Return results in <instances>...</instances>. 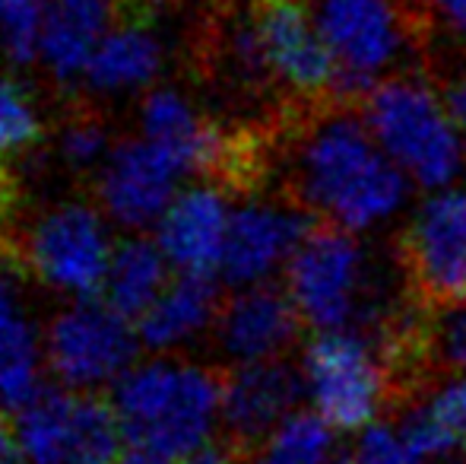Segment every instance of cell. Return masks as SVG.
<instances>
[{"label":"cell","instance_id":"6da1fadb","mask_svg":"<svg viewBox=\"0 0 466 464\" xmlns=\"http://www.w3.org/2000/svg\"><path fill=\"white\" fill-rule=\"evenodd\" d=\"M410 185L359 115H324L295 147L299 201L339 230L365 232L387 223L406 204Z\"/></svg>","mask_w":466,"mask_h":464},{"label":"cell","instance_id":"7a4b0ae2","mask_svg":"<svg viewBox=\"0 0 466 464\" xmlns=\"http://www.w3.org/2000/svg\"><path fill=\"white\" fill-rule=\"evenodd\" d=\"M124 439L168 461H185L213 442L222 423V376L187 359L134 363L111 395Z\"/></svg>","mask_w":466,"mask_h":464},{"label":"cell","instance_id":"3957f363","mask_svg":"<svg viewBox=\"0 0 466 464\" xmlns=\"http://www.w3.org/2000/svg\"><path fill=\"white\" fill-rule=\"evenodd\" d=\"M286 293L301 322L314 331H362L393 315V305L374 303L369 254L356 232L339 226H314L286 264Z\"/></svg>","mask_w":466,"mask_h":464},{"label":"cell","instance_id":"277c9868","mask_svg":"<svg viewBox=\"0 0 466 464\" xmlns=\"http://www.w3.org/2000/svg\"><path fill=\"white\" fill-rule=\"evenodd\" d=\"M362 118L412 185L441 191L463 172V134L429 83L416 77L380 80L365 96Z\"/></svg>","mask_w":466,"mask_h":464},{"label":"cell","instance_id":"5b68a950","mask_svg":"<svg viewBox=\"0 0 466 464\" xmlns=\"http://www.w3.org/2000/svg\"><path fill=\"white\" fill-rule=\"evenodd\" d=\"M305 388L318 414L337 429L371 427L384 401L393 397V378L378 347L359 331H318L301 359Z\"/></svg>","mask_w":466,"mask_h":464},{"label":"cell","instance_id":"8992f818","mask_svg":"<svg viewBox=\"0 0 466 464\" xmlns=\"http://www.w3.org/2000/svg\"><path fill=\"white\" fill-rule=\"evenodd\" d=\"M25 464H117L124 429L93 391L42 388L16 417Z\"/></svg>","mask_w":466,"mask_h":464},{"label":"cell","instance_id":"52a82bcc","mask_svg":"<svg viewBox=\"0 0 466 464\" xmlns=\"http://www.w3.org/2000/svg\"><path fill=\"white\" fill-rule=\"evenodd\" d=\"M311 13L337 61L339 99H365L403 57L406 19L397 0H311Z\"/></svg>","mask_w":466,"mask_h":464},{"label":"cell","instance_id":"ba28073f","mask_svg":"<svg viewBox=\"0 0 466 464\" xmlns=\"http://www.w3.org/2000/svg\"><path fill=\"white\" fill-rule=\"evenodd\" d=\"M137 347V322L105 299H80L51 318L42 350L51 376L64 388L96 391L115 385L134 366Z\"/></svg>","mask_w":466,"mask_h":464},{"label":"cell","instance_id":"9c48e42d","mask_svg":"<svg viewBox=\"0 0 466 464\" xmlns=\"http://www.w3.org/2000/svg\"><path fill=\"white\" fill-rule=\"evenodd\" d=\"M105 220L86 204H61L48 211L29 235V264L42 284L76 299L102 296L111 264Z\"/></svg>","mask_w":466,"mask_h":464},{"label":"cell","instance_id":"30bf717a","mask_svg":"<svg viewBox=\"0 0 466 464\" xmlns=\"http://www.w3.org/2000/svg\"><path fill=\"white\" fill-rule=\"evenodd\" d=\"M403 261L429 305L466 303V188L431 191L403 235Z\"/></svg>","mask_w":466,"mask_h":464},{"label":"cell","instance_id":"8fae6325","mask_svg":"<svg viewBox=\"0 0 466 464\" xmlns=\"http://www.w3.org/2000/svg\"><path fill=\"white\" fill-rule=\"evenodd\" d=\"M185 175L187 169L168 150L140 134L108 153L98 179V198L115 223L147 230L159 223L168 204L181 194Z\"/></svg>","mask_w":466,"mask_h":464},{"label":"cell","instance_id":"7c38bea8","mask_svg":"<svg viewBox=\"0 0 466 464\" xmlns=\"http://www.w3.org/2000/svg\"><path fill=\"white\" fill-rule=\"evenodd\" d=\"M305 372L286 359L238 363L222 378V429L241 455L254 452L301 401Z\"/></svg>","mask_w":466,"mask_h":464},{"label":"cell","instance_id":"4fadbf2b","mask_svg":"<svg viewBox=\"0 0 466 464\" xmlns=\"http://www.w3.org/2000/svg\"><path fill=\"white\" fill-rule=\"evenodd\" d=\"M270 77L295 96L333 93L337 61L301 0H264L254 13Z\"/></svg>","mask_w":466,"mask_h":464},{"label":"cell","instance_id":"5bb4252c","mask_svg":"<svg viewBox=\"0 0 466 464\" xmlns=\"http://www.w3.org/2000/svg\"><path fill=\"white\" fill-rule=\"evenodd\" d=\"M311 230V217L299 207L264 204V201H248L235 207L228 220L226 248H222V284L238 290L267 284L270 273L289 264V258L299 252Z\"/></svg>","mask_w":466,"mask_h":464},{"label":"cell","instance_id":"9a60e30c","mask_svg":"<svg viewBox=\"0 0 466 464\" xmlns=\"http://www.w3.org/2000/svg\"><path fill=\"white\" fill-rule=\"evenodd\" d=\"M301 315L292 296L270 284L238 290L216 318V341L235 363L282 356L299 337Z\"/></svg>","mask_w":466,"mask_h":464},{"label":"cell","instance_id":"2e32d148","mask_svg":"<svg viewBox=\"0 0 466 464\" xmlns=\"http://www.w3.org/2000/svg\"><path fill=\"white\" fill-rule=\"evenodd\" d=\"M228 220H232V207L219 188H185L156 223L159 230L156 242L162 245L175 273L219 277Z\"/></svg>","mask_w":466,"mask_h":464},{"label":"cell","instance_id":"e0dca14e","mask_svg":"<svg viewBox=\"0 0 466 464\" xmlns=\"http://www.w3.org/2000/svg\"><path fill=\"white\" fill-rule=\"evenodd\" d=\"M140 128L143 137L168 150L187 169V175L222 172L232 160L226 137L209 121H203L194 106L175 89H156L147 96L140 108Z\"/></svg>","mask_w":466,"mask_h":464},{"label":"cell","instance_id":"ac0fdd59","mask_svg":"<svg viewBox=\"0 0 466 464\" xmlns=\"http://www.w3.org/2000/svg\"><path fill=\"white\" fill-rule=\"evenodd\" d=\"M219 286L203 273H175L153 305L137 318L140 344L156 353L178 350L197 341L219 318Z\"/></svg>","mask_w":466,"mask_h":464},{"label":"cell","instance_id":"d6986e66","mask_svg":"<svg viewBox=\"0 0 466 464\" xmlns=\"http://www.w3.org/2000/svg\"><path fill=\"white\" fill-rule=\"evenodd\" d=\"M42 61L51 77L74 83L111 26V0H42Z\"/></svg>","mask_w":466,"mask_h":464},{"label":"cell","instance_id":"ffe728a7","mask_svg":"<svg viewBox=\"0 0 466 464\" xmlns=\"http://www.w3.org/2000/svg\"><path fill=\"white\" fill-rule=\"evenodd\" d=\"M168 267L172 264H168L159 242L130 235V239L117 242L115 252H111L102 299L115 312L137 322L168 286V280H172L168 277Z\"/></svg>","mask_w":466,"mask_h":464},{"label":"cell","instance_id":"44dd1931","mask_svg":"<svg viewBox=\"0 0 466 464\" xmlns=\"http://www.w3.org/2000/svg\"><path fill=\"white\" fill-rule=\"evenodd\" d=\"M162 67V48L156 36L140 23H124L105 32L89 57L83 80L98 93H127L156 80Z\"/></svg>","mask_w":466,"mask_h":464},{"label":"cell","instance_id":"7402d4cb","mask_svg":"<svg viewBox=\"0 0 466 464\" xmlns=\"http://www.w3.org/2000/svg\"><path fill=\"white\" fill-rule=\"evenodd\" d=\"M400 433L422 461L451 459L466 449V372L444 378L429 401L412 407Z\"/></svg>","mask_w":466,"mask_h":464},{"label":"cell","instance_id":"603a6c76","mask_svg":"<svg viewBox=\"0 0 466 464\" xmlns=\"http://www.w3.org/2000/svg\"><path fill=\"white\" fill-rule=\"evenodd\" d=\"M42 353L10 284L0 280V410H23L42 391Z\"/></svg>","mask_w":466,"mask_h":464},{"label":"cell","instance_id":"cb8c5ba5","mask_svg":"<svg viewBox=\"0 0 466 464\" xmlns=\"http://www.w3.org/2000/svg\"><path fill=\"white\" fill-rule=\"evenodd\" d=\"M333 429L320 414L299 410L254 449V464H352Z\"/></svg>","mask_w":466,"mask_h":464},{"label":"cell","instance_id":"d4e9b609","mask_svg":"<svg viewBox=\"0 0 466 464\" xmlns=\"http://www.w3.org/2000/svg\"><path fill=\"white\" fill-rule=\"evenodd\" d=\"M42 0H0V51L25 67L42 55Z\"/></svg>","mask_w":466,"mask_h":464},{"label":"cell","instance_id":"484cf974","mask_svg":"<svg viewBox=\"0 0 466 464\" xmlns=\"http://www.w3.org/2000/svg\"><path fill=\"white\" fill-rule=\"evenodd\" d=\"M425 363L441 372H466V305H435L425 322Z\"/></svg>","mask_w":466,"mask_h":464},{"label":"cell","instance_id":"4316f807","mask_svg":"<svg viewBox=\"0 0 466 464\" xmlns=\"http://www.w3.org/2000/svg\"><path fill=\"white\" fill-rule=\"evenodd\" d=\"M42 137V118L19 83L0 80V156L23 153Z\"/></svg>","mask_w":466,"mask_h":464},{"label":"cell","instance_id":"83f0119b","mask_svg":"<svg viewBox=\"0 0 466 464\" xmlns=\"http://www.w3.org/2000/svg\"><path fill=\"white\" fill-rule=\"evenodd\" d=\"M61 153L74 169H96L108 160V134L96 118H74L61 137Z\"/></svg>","mask_w":466,"mask_h":464},{"label":"cell","instance_id":"f1b7e54d","mask_svg":"<svg viewBox=\"0 0 466 464\" xmlns=\"http://www.w3.org/2000/svg\"><path fill=\"white\" fill-rule=\"evenodd\" d=\"M416 452L410 449V442L403 439L400 427H384L374 423L365 427V433L359 436L356 449H352V464H419Z\"/></svg>","mask_w":466,"mask_h":464},{"label":"cell","instance_id":"f546056e","mask_svg":"<svg viewBox=\"0 0 466 464\" xmlns=\"http://www.w3.org/2000/svg\"><path fill=\"white\" fill-rule=\"evenodd\" d=\"M441 99H444V108H448L451 121H454L457 128H461V134L466 137V74L444 87Z\"/></svg>","mask_w":466,"mask_h":464},{"label":"cell","instance_id":"4dcf8cb0","mask_svg":"<svg viewBox=\"0 0 466 464\" xmlns=\"http://www.w3.org/2000/svg\"><path fill=\"white\" fill-rule=\"evenodd\" d=\"M241 452L232 446V442H209V446H203L200 452H194L190 459L178 461V464H238Z\"/></svg>","mask_w":466,"mask_h":464},{"label":"cell","instance_id":"1f68e13d","mask_svg":"<svg viewBox=\"0 0 466 464\" xmlns=\"http://www.w3.org/2000/svg\"><path fill=\"white\" fill-rule=\"evenodd\" d=\"M0 464H25L16 423H6L4 410H0Z\"/></svg>","mask_w":466,"mask_h":464},{"label":"cell","instance_id":"d6a6232c","mask_svg":"<svg viewBox=\"0 0 466 464\" xmlns=\"http://www.w3.org/2000/svg\"><path fill=\"white\" fill-rule=\"evenodd\" d=\"M431 6L441 13L444 23H448L451 29H457L466 36V0H431Z\"/></svg>","mask_w":466,"mask_h":464},{"label":"cell","instance_id":"836d02e7","mask_svg":"<svg viewBox=\"0 0 466 464\" xmlns=\"http://www.w3.org/2000/svg\"><path fill=\"white\" fill-rule=\"evenodd\" d=\"M117 464H178V461H168L162 459V455H153L147 452V449H130V452H124Z\"/></svg>","mask_w":466,"mask_h":464},{"label":"cell","instance_id":"e575fe53","mask_svg":"<svg viewBox=\"0 0 466 464\" xmlns=\"http://www.w3.org/2000/svg\"><path fill=\"white\" fill-rule=\"evenodd\" d=\"M0 188H4V175H0Z\"/></svg>","mask_w":466,"mask_h":464}]
</instances>
